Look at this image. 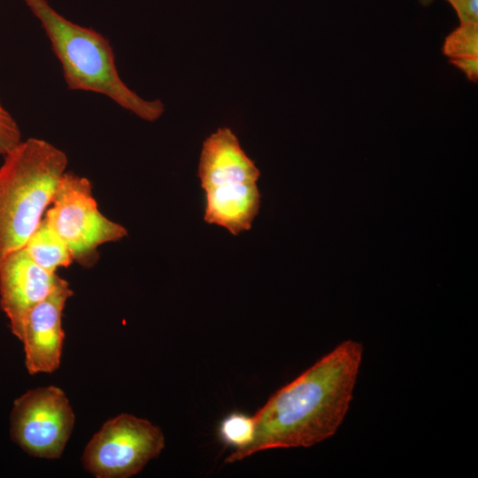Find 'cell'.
Masks as SVG:
<instances>
[{
    "label": "cell",
    "instance_id": "obj_1",
    "mask_svg": "<svg viewBox=\"0 0 478 478\" xmlns=\"http://www.w3.org/2000/svg\"><path fill=\"white\" fill-rule=\"evenodd\" d=\"M362 357V343L345 340L275 391L252 416L251 443L225 462L265 450L311 447L333 436L348 412Z\"/></svg>",
    "mask_w": 478,
    "mask_h": 478
},
{
    "label": "cell",
    "instance_id": "obj_2",
    "mask_svg": "<svg viewBox=\"0 0 478 478\" xmlns=\"http://www.w3.org/2000/svg\"><path fill=\"white\" fill-rule=\"evenodd\" d=\"M23 1L48 36L69 89L104 95L147 121L161 117L165 106L160 100L143 99L121 80L106 37L66 19L47 0Z\"/></svg>",
    "mask_w": 478,
    "mask_h": 478
},
{
    "label": "cell",
    "instance_id": "obj_3",
    "mask_svg": "<svg viewBox=\"0 0 478 478\" xmlns=\"http://www.w3.org/2000/svg\"><path fill=\"white\" fill-rule=\"evenodd\" d=\"M0 166V262L23 248L51 204L68 164L66 154L47 141H21Z\"/></svg>",
    "mask_w": 478,
    "mask_h": 478
},
{
    "label": "cell",
    "instance_id": "obj_4",
    "mask_svg": "<svg viewBox=\"0 0 478 478\" xmlns=\"http://www.w3.org/2000/svg\"><path fill=\"white\" fill-rule=\"evenodd\" d=\"M51 204L44 219L65 242L73 261L83 267L96 264L101 245L127 235L122 225L99 211L92 184L86 177L66 172Z\"/></svg>",
    "mask_w": 478,
    "mask_h": 478
},
{
    "label": "cell",
    "instance_id": "obj_5",
    "mask_svg": "<svg viewBox=\"0 0 478 478\" xmlns=\"http://www.w3.org/2000/svg\"><path fill=\"white\" fill-rule=\"evenodd\" d=\"M165 447L162 430L145 419L122 413L107 420L87 444L82 463L97 478L140 473Z\"/></svg>",
    "mask_w": 478,
    "mask_h": 478
},
{
    "label": "cell",
    "instance_id": "obj_6",
    "mask_svg": "<svg viewBox=\"0 0 478 478\" xmlns=\"http://www.w3.org/2000/svg\"><path fill=\"white\" fill-rule=\"evenodd\" d=\"M74 421L73 409L61 389L37 388L14 401L10 434L29 455L55 459L62 455Z\"/></svg>",
    "mask_w": 478,
    "mask_h": 478
},
{
    "label": "cell",
    "instance_id": "obj_7",
    "mask_svg": "<svg viewBox=\"0 0 478 478\" xmlns=\"http://www.w3.org/2000/svg\"><path fill=\"white\" fill-rule=\"evenodd\" d=\"M72 295L68 281L63 279L24 316L19 340L24 345L25 364L30 374L52 373L58 368L65 338L62 314Z\"/></svg>",
    "mask_w": 478,
    "mask_h": 478
},
{
    "label": "cell",
    "instance_id": "obj_8",
    "mask_svg": "<svg viewBox=\"0 0 478 478\" xmlns=\"http://www.w3.org/2000/svg\"><path fill=\"white\" fill-rule=\"evenodd\" d=\"M62 280L56 273L37 265L24 247L0 262V306L19 340L26 313L46 298Z\"/></svg>",
    "mask_w": 478,
    "mask_h": 478
},
{
    "label": "cell",
    "instance_id": "obj_9",
    "mask_svg": "<svg viewBox=\"0 0 478 478\" xmlns=\"http://www.w3.org/2000/svg\"><path fill=\"white\" fill-rule=\"evenodd\" d=\"M259 176V170L230 128L220 127L204 140L198 165L204 191L227 184L257 182Z\"/></svg>",
    "mask_w": 478,
    "mask_h": 478
},
{
    "label": "cell",
    "instance_id": "obj_10",
    "mask_svg": "<svg viewBox=\"0 0 478 478\" xmlns=\"http://www.w3.org/2000/svg\"><path fill=\"white\" fill-rule=\"evenodd\" d=\"M257 182H238L205 190L204 220L237 235L251 227L260 208Z\"/></svg>",
    "mask_w": 478,
    "mask_h": 478
},
{
    "label": "cell",
    "instance_id": "obj_11",
    "mask_svg": "<svg viewBox=\"0 0 478 478\" xmlns=\"http://www.w3.org/2000/svg\"><path fill=\"white\" fill-rule=\"evenodd\" d=\"M24 248L37 265L51 273L73 262L66 244L44 218Z\"/></svg>",
    "mask_w": 478,
    "mask_h": 478
},
{
    "label": "cell",
    "instance_id": "obj_12",
    "mask_svg": "<svg viewBox=\"0 0 478 478\" xmlns=\"http://www.w3.org/2000/svg\"><path fill=\"white\" fill-rule=\"evenodd\" d=\"M218 436L226 446L241 450L251 443L255 436V422L252 416L233 412L225 416L218 427Z\"/></svg>",
    "mask_w": 478,
    "mask_h": 478
},
{
    "label": "cell",
    "instance_id": "obj_13",
    "mask_svg": "<svg viewBox=\"0 0 478 478\" xmlns=\"http://www.w3.org/2000/svg\"><path fill=\"white\" fill-rule=\"evenodd\" d=\"M442 50L450 59L478 57V23L459 24L445 37Z\"/></svg>",
    "mask_w": 478,
    "mask_h": 478
},
{
    "label": "cell",
    "instance_id": "obj_14",
    "mask_svg": "<svg viewBox=\"0 0 478 478\" xmlns=\"http://www.w3.org/2000/svg\"><path fill=\"white\" fill-rule=\"evenodd\" d=\"M20 142L19 125L0 101V155L4 156Z\"/></svg>",
    "mask_w": 478,
    "mask_h": 478
},
{
    "label": "cell",
    "instance_id": "obj_15",
    "mask_svg": "<svg viewBox=\"0 0 478 478\" xmlns=\"http://www.w3.org/2000/svg\"><path fill=\"white\" fill-rule=\"evenodd\" d=\"M455 10L459 24L478 23V0H446Z\"/></svg>",
    "mask_w": 478,
    "mask_h": 478
},
{
    "label": "cell",
    "instance_id": "obj_16",
    "mask_svg": "<svg viewBox=\"0 0 478 478\" xmlns=\"http://www.w3.org/2000/svg\"><path fill=\"white\" fill-rule=\"evenodd\" d=\"M450 63L459 69L473 82L478 81V57L450 59Z\"/></svg>",
    "mask_w": 478,
    "mask_h": 478
},
{
    "label": "cell",
    "instance_id": "obj_17",
    "mask_svg": "<svg viewBox=\"0 0 478 478\" xmlns=\"http://www.w3.org/2000/svg\"><path fill=\"white\" fill-rule=\"evenodd\" d=\"M420 1L423 5H428L433 2V0H420Z\"/></svg>",
    "mask_w": 478,
    "mask_h": 478
}]
</instances>
